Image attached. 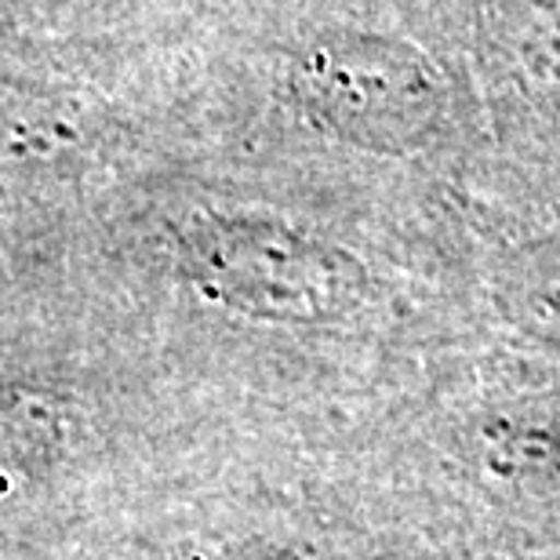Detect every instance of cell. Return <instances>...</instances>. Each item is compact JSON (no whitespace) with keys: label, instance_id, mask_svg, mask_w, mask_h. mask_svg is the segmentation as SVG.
Instances as JSON below:
<instances>
[{"label":"cell","instance_id":"6da1fadb","mask_svg":"<svg viewBox=\"0 0 560 560\" xmlns=\"http://www.w3.org/2000/svg\"><path fill=\"white\" fill-rule=\"evenodd\" d=\"M66 444V411L48 394L0 386V491L40 477Z\"/></svg>","mask_w":560,"mask_h":560}]
</instances>
